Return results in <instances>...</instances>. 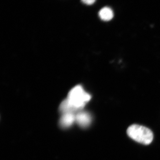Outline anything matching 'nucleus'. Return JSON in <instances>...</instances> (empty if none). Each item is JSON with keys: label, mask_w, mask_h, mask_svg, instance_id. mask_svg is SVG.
<instances>
[{"label": "nucleus", "mask_w": 160, "mask_h": 160, "mask_svg": "<svg viewBox=\"0 0 160 160\" xmlns=\"http://www.w3.org/2000/svg\"><path fill=\"white\" fill-rule=\"evenodd\" d=\"M91 98L89 93L86 92L81 86H75L69 92L67 99L78 112L82 110Z\"/></svg>", "instance_id": "obj_1"}, {"label": "nucleus", "mask_w": 160, "mask_h": 160, "mask_svg": "<svg viewBox=\"0 0 160 160\" xmlns=\"http://www.w3.org/2000/svg\"><path fill=\"white\" fill-rule=\"evenodd\" d=\"M99 16L103 21H109L113 18V12L111 8L105 7L100 10Z\"/></svg>", "instance_id": "obj_5"}, {"label": "nucleus", "mask_w": 160, "mask_h": 160, "mask_svg": "<svg viewBox=\"0 0 160 160\" xmlns=\"http://www.w3.org/2000/svg\"><path fill=\"white\" fill-rule=\"evenodd\" d=\"M76 122V114L66 113L62 114L59 120V125L61 128L66 129L71 127Z\"/></svg>", "instance_id": "obj_4"}, {"label": "nucleus", "mask_w": 160, "mask_h": 160, "mask_svg": "<svg viewBox=\"0 0 160 160\" xmlns=\"http://www.w3.org/2000/svg\"><path fill=\"white\" fill-rule=\"evenodd\" d=\"M92 118L87 112L81 110L76 114V122L81 128H86L91 124Z\"/></svg>", "instance_id": "obj_3"}, {"label": "nucleus", "mask_w": 160, "mask_h": 160, "mask_svg": "<svg viewBox=\"0 0 160 160\" xmlns=\"http://www.w3.org/2000/svg\"><path fill=\"white\" fill-rule=\"evenodd\" d=\"M82 2L86 5H92L95 2L96 0H82Z\"/></svg>", "instance_id": "obj_6"}, {"label": "nucleus", "mask_w": 160, "mask_h": 160, "mask_svg": "<svg viewBox=\"0 0 160 160\" xmlns=\"http://www.w3.org/2000/svg\"><path fill=\"white\" fill-rule=\"evenodd\" d=\"M127 133L132 140L144 145H149L153 140V133L150 129L137 124L129 126Z\"/></svg>", "instance_id": "obj_2"}]
</instances>
